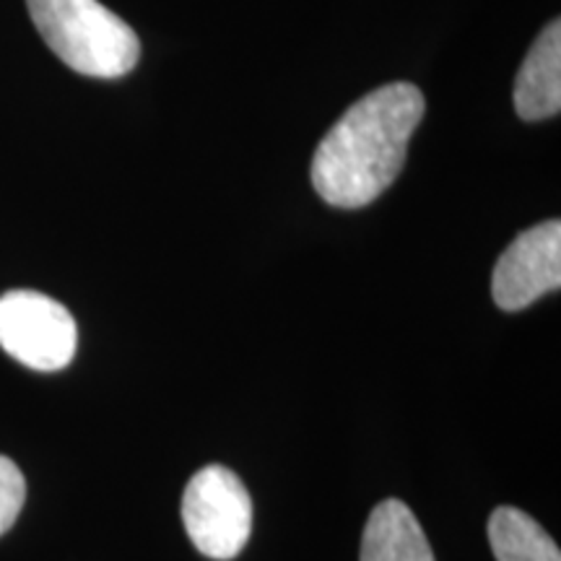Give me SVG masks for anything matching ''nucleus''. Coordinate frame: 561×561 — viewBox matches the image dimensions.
<instances>
[{"label":"nucleus","mask_w":561,"mask_h":561,"mask_svg":"<svg viewBox=\"0 0 561 561\" xmlns=\"http://www.w3.org/2000/svg\"><path fill=\"white\" fill-rule=\"evenodd\" d=\"M424 107L421 89L405 81L351 104L314 151L312 185L320 198L335 208H362L380 198L403 170Z\"/></svg>","instance_id":"f257e3e1"},{"label":"nucleus","mask_w":561,"mask_h":561,"mask_svg":"<svg viewBox=\"0 0 561 561\" xmlns=\"http://www.w3.org/2000/svg\"><path fill=\"white\" fill-rule=\"evenodd\" d=\"M515 110L523 121L536 123L561 110V24L551 21L525 55L515 81Z\"/></svg>","instance_id":"423d86ee"},{"label":"nucleus","mask_w":561,"mask_h":561,"mask_svg":"<svg viewBox=\"0 0 561 561\" xmlns=\"http://www.w3.org/2000/svg\"><path fill=\"white\" fill-rule=\"evenodd\" d=\"M489 543L496 561H561L549 533L517 507L494 510L489 517Z\"/></svg>","instance_id":"6e6552de"},{"label":"nucleus","mask_w":561,"mask_h":561,"mask_svg":"<svg viewBox=\"0 0 561 561\" xmlns=\"http://www.w3.org/2000/svg\"><path fill=\"white\" fill-rule=\"evenodd\" d=\"M79 346V328L60 301L16 289L0 297V348L37 371L66 369Z\"/></svg>","instance_id":"20e7f679"},{"label":"nucleus","mask_w":561,"mask_h":561,"mask_svg":"<svg viewBox=\"0 0 561 561\" xmlns=\"http://www.w3.org/2000/svg\"><path fill=\"white\" fill-rule=\"evenodd\" d=\"M26 500V481L19 466L5 455H0V536L9 533L16 523Z\"/></svg>","instance_id":"1a4fd4ad"},{"label":"nucleus","mask_w":561,"mask_h":561,"mask_svg":"<svg viewBox=\"0 0 561 561\" xmlns=\"http://www.w3.org/2000/svg\"><path fill=\"white\" fill-rule=\"evenodd\" d=\"M182 523L203 557L234 559L252 533V500L240 476L224 466L201 468L182 496Z\"/></svg>","instance_id":"7ed1b4c3"},{"label":"nucleus","mask_w":561,"mask_h":561,"mask_svg":"<svg viewBox=\"0 0 561 561\" xmlns=\"http://www.w3.org/2000/svg\"><path fill=\"white\" fill-rule=\"evenodd\" d=\"M561 286V224L543 221L523 231L502 252L491 276V294L504 312H520Z\"/></svg>","instance_id":"39448f33"},{"label":"nucleus","mask_w":561,"mask_h":561,"mask_svg":"<svg viewBox=\"0 0 561 561\" xmlns=\"http://www.w3.org/2000/svg\"><path fill=\"white\" fill-rule=\"evenodd\" d=\"M47 47L91 79H121L138 66V34L100 0H26Z\"/></svg>","instance_id":"f03ea898"},{"label":"nucleus","mask_w":561,"mask_h":561,"mask_svg":"<svg viewBox=\"0 0 561 561\" xmlns=\"http://www.w3.org/2000/svg\"><path fill=\"white\" fill-rule=\"evenodd\" d=\"M359 561H434V553L411 507L385 500L364 528Z\"/></svg>","instance_id":"0eeeda50"}]
</instances>
